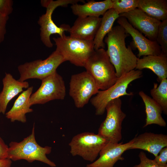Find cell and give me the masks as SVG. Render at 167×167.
<instances>
[{
  "mask_svg": "<svg viewBox=\"0 0 167 167\" xmlns=\"http://www.w3.org/2000/svg\"><path fill=\"white\" fill-rule=\"evenodd\" d=\"M132 142V139L124 143L122 142L117 143L108 142L100 151L99 158L87 164L86 167H113L118 161L124 159L122 155L128 150Z\"/></svg>",
  "mask_w": 167,
  "mask_h": 167,
  "instance_id": "cell-14",
  "label": "cell"
},
{
  "mask_svg": "<svg viewBox=\"0 0 167 167\" xmlns=\"http://www.w3.org/2000/svg\"><path fill=\"white\" fill-rule=\"evenodd\" d=\"M34 129V124L30 135L19 142H11L10 143L8 158L14 161L24 159L30 163L37 161L51 167H56L55 163L46 156V155L51 153V147H42L37 143L35 138Z\"/></svg>",
  "mask_w": 167,
  "mask_h": 167,
  "instance_id": "cell-2",
  "label": "cell"
},
{
  "mask_svg": "<svg viewBox=\"0 0 167 167\" xmlns=\"http://www.w3.org/2000/svg\"><path fill=\"white\" fill-rule=\"evenodd\" d=\"M8 147L0 137V159L8 158L7 151Z\"/></svg>",
  "mask_w": 167,
  "mask_h": 167,
  "instance_id": "cell-31",
  "label": "cell"
},
{
  "mask_svg": "<svg viewBox=\"0 0 167 167\" xmlns=\"http://www.w3.org/2000/svg\"><path fill=\"white\" fill-rule=\"evenodd\" d=\"M99 90L94 79L86 71L71 75L69 94L77 108L83 107Z\"/></svg>",
  "mask_w": 167,
  "mask_h": 167,
  "instance_id": "cell-10",
  "label": "cell"
},
{
  "mask_svg": "<svg viewBox=\"0 0 167 167\" xmlns=\"http://www.w3.org/2000/svg\"><path fill=\"white\" fill-rule=\"evenodd\" d=\"M135 69L140 71L144 69L151 70L157 75V81L160 82L163 79L167 78V55L161 53L159 55L138 58Z\"/></svg>",
  "mask_w": 167,
  "mask_h": 167,
  "instance_id": "cell-18",
  "label": "cell"
},
{
  "mask_svg": "<svg viewBox=\"0 0 167 167\" xmlns=\"http://www.w3.org/2000/svg\"><path fill=\"white\" fill-rule=\"evenodd\" d=\"M79 2L84 3L83 0H58L56 1L41 0L42 6L46 8L45 13L40 17L38 21L40 26L41 40L47 47L50 48L53 46L50 36L52 34H58L62 36L65 31H68L70 27L68 25L63 24L58 26L52 19V14L54 10L60 6H67L69 4L72 5Z\"/></svg>",
  "mask_w": 167,
  "mask_h": 167,
  "instance_id": "cell-6",
  "label": "cell"
},
{
  "mask_svg": "<svg viewBox=\"0 0 167 167\" xmlns=\"http://www.w3.org/2000/svg\"><path fill=\"white\" fill-rule=\"evenodd\" d=\"M56 50L63 58L77 66L84 67L95 50L93 41H88L66 36L53 37Z\"/></svg>",
  "mask_w": 167,
  "mask_h": 167,
  "instance_id": "cell-4",
  "label": "cell"
},
{
  "mask_svg": "<svg viewBox=\"0 0 167 167\" xmlns=\"http://www.w3.org/2000/svg\"><path fill=\"white\" fill-rule=\"evenodd\" d=\"M41 81L40 87L30 96L31 106L43 104L53 100L64 99L66 95L65 82L62 76L57 71Z\"/></svg>",
  "mask_w": 167,
  "mask_h": 167,
  "instance_id": "cell-11",
  "label": "cell"
},
{
  "mask_svg": "<svg viewBox=\"0 0 167 167\" xmlns=\"http://www.w3.org/2000/svg\"><path fill=\"white\" fill-rule=\"evenodd\" d=\"M3 88L0 93V113L5 114L8 104L15 96L29 88V83L14 79L10 73H5L2 79Z\"/></svg>",
  "mask_w": 167,
  "mask_h": 167,
  "instance_id": "cell-17",
  "label": "cell"
},
{
  "mask_svg": "<svg viewBox=\"0 0 167 167\" xmlns=\"http://www.w3.org/2000/svg\"><path fill=\"white\" fill-rule=\"evenodd\" d=\"M152 98L162 108L163 112L167 114V79H163L158 86L156 83L154 84L153 88L150 90Z\"/></svg>",
  "mask_w": 167,
  "mask_h": 167,
  "instance_id": "cell-24",
  "label": "cell"
},
{
  "mask_svg": "<svg viewBox=\"0 0 167 167\" xmlns=\"http://www.w3.org/2000/svg\"><path fill=\"white\" fill-rule=\"evenodd\" d=\"M108 142L98 134L80 133L74 136L69 143L70 152L73 156H78L85 161L92 162Z\"/></svg>",
  "mask_w": 167,
  "mask_h": 167,
  "instance_id": "cell-7",
  "label": "cell"
},
{
  "mask_svg": "<svg viewBox=\"0 0 167 167\" xmlns=\"http://www.w3.org/2000/svg\"><path fill=\"white\" fill-rule=\"evenodd\" d=\"M112 8L119 15L127 13L137 8L139 0H112Z\"/></svg>",
  "mask_w": 167,
  "mask_h": 167,
  "instance_id": "cell-25",
  "label": "cell"
},
{
  "mask_svg": "<svg viewBox=\"0 0 167 167\" xmlns=\"http://www.w3.org/2000/svg\"><path fill=\"white\" fill-rule=\"evenodd\" d=\"M154 160L157 164L165 165L167 162V147L162 148Z\"/></svg>",
  "mask_w": 167,
  "mask_h": 167,
  "instance_id": "cell-29",
  "label": "cell"
},
{
  "mask_svg": "<svg viewBox=\"0 0 167 167\" xmlns=\"http://www.w3.org/2000/svg\"><path fill=\"white\" fill-rule=\"evenodd\" d=\"M84 67L94 79L99 90L109 88L118 78L115 68L104 49L95 50Z\"/></svg>",
  "mask_w": 167,
  "mask_h": 167,
  "instance_id": "cell-3",
  "label": "cell"
},
{
  "mask_svg": "<svg viewBox=\"0 0 167 167\" xmlns=\"http://www.w3.org/2000/svg\"><path fill=\"white\" fill-rule=\"evenodd\" d=\"M119 17V14L113 9L108 10L103 15L98 29L93 40L94 49L96 50L105 48L104 39L111 31L115 20Z\"/></svg>",
  "mask_w": 167,
  "mask_h": 167,
  "instance_id": "cell-22",
  "label": "cell"
},
{
  "mask_svg": "<svg viewBox=\"0 0 167 167\" xmlns=\"http://www.w3.org/2000/svg\"><path fill=\"white\" fill-rule=\"evenodd\" d=\"M122 102L119 98L111 101L107 105L106 116L101 124L98 134L108 142L118 143L122 138V122L126 116L122 110Z\"/></svg>",
  "mask_w": 167,
  "mask_h": 167,
  "instance_id": "cell-8",
  "label": "cell"
},
{
  "mask_svg": "<svg viewBox=\"0 0 167 167\" xmlns=\"http://www.w3.org/2000/svg\"><path fill=\"white\" fill-rule=\"evenodd\" d=\"M132 140L128 150H142L155 157L162 148L167 147V135L163 134L146 132L136 135Z\"/></svg>",
  "mask_w": 167,
  "mask_h": 167,
  "instance_id": "cell-15",
  "label": "cell"
},
{
  "mask_svg": "<svg viewBox=\"0 0 167 167\" xmlns=\"http://www.w3.org/2000/svg\"><path fill=\"white\" fill-rule=\"evenodd\" d=\"M128 34L121 26L113 27L104 40L110 61L114 66L118 78L134 70L138 58L130 46L127 47L125 39Z\"/></svg>",
  "mask_w": 167,
  "mask_h": 167,
  "instance_id": "cell-1",
  "label": "cell"
},
{
  "mask_svg": "<svg viewBox=\"0 0 167 167\" xmlns=\"http://www.w3.org/2000/svg\"><path fill=\"white\" fill-rule=\"evenodd\" d=\"M137 8L160 21L167 19V0H139Z\"/></svg>",
  "mask_w": 167,
  "mask_h": 167,
  "instance_id": "cell-23",
  "label": "cell"
},
{
  "mask_svg": "<svg viewBox=\"0 0 167 167\" xmlns=\"http://www.w3.org/2000/svg\"><path fill=\"white\" fill-rule=\"evenodd\" d=\"M140 162L139 164L135 165L133 167H167V164L161 165L157 164L154 160L148 158L146 153L141 151L139 155Z\"/></svg>",
  "mask_w": 167,
  "mask_h": 167,
  "instance_id": "cell-27",
  "label": "cell"
},
{
  "mask_svg": "<svg viewBox=\"0 0 167 167\" xmlns=\"http://www.w3.org/2000/svg\"><path fill=\"white\" fill-rule=\"evenodd\" d=\"M156 41L160 46L161 53L167 55V19L159 24Z\"/></svg>",
  "mask_w": 167,
  "mask_h": 167,
  "instance_id": "cell-26",
  "label": "cell"
},
{
  "mask_svg": "<svg viewBox=\"0 0 167 167\" xmlns=\"http://www.w3.org/2000/svg\"><path fill=\"white\" fill-rule=\"evenodd\" d=\"M148 39L156 41L158 28L161 21L153 18L138 8L119 15Z\"/></svg>",
  "mask_w": 167,
  "mask_h": 167,
  "instance_id": "cell-12",
  "label": "cell"
},
{
  "mask_svg": "<svg viewBox=\"0 0 167 167\" xmlns=\"http://www.w3.org/2000/svg\"><path fill=\"white\" fill-rule=\"evenodd\" d=\"M11 160L8 158L0 159V167H11Z\"/></svg>",
  "mask_w": 167,
  "mask_h": 167,
  "instance_id": "cell-32",
  "label": "cell"
},
{
  "mask_svg": "<svg viewBox=\"0 0 167 167\" xmlns=\"http://www.w3.org/2000/svg\"><path fill=\"white\" fill-rule=\"evenodd\" d=\"M112 0L99 2L91 0L83 4H72L71 7L73 14L78 17H99L112 8Z\"/></svg>",
  "mask_w": 167,
  "mask_h": 167,
  "instance_id": "cell-20",
  "label": "cell"
},
{
  "mask_svg": "<svg viewBox=\"0 0 167 167\" xmlns=\"http://www.w3.org/2000/svg\"><path fill=\"white\" fill-rule=\"evenodd\" d=\"M139 94L145 106L146 118L143 127L152 124L165 127L166 123L162 116L163 110L161 106L143 91H140Z\"/></svg>",
  "mask_w": 167,
  "mask_h": 167,
  "instance_id": "cell-21",
  "label": "cell"
},
{
  "mask_svg": "<svg viewBox=\"0 0 167 167\" xmlns=\"http://www.w3.org/2000/svg\"><path fill=\"white\" fill-rule=\"evenodd\" d=\"M142 75L140 70H132L118 78L115 84L109 88L99 91L90 101L95 109L96 115H103L107 105L111 101L125 95H132L133 93L126 92L128 86L133 81L141 78Z\"/></svg>",
  "mask_w": 167,
  "mask_h": 167,
  "instance_id": "cell-5",
  "label": "cell"
},
{
  "mask_svg": "<svg viewBox=\"0 0 167 167\" xmlns=\"http://www.w3.org/2000/svg\"><path fill=\"white\" fill-rule=\"evenodd\" d=\"M13 5L11 0H0V15L8 17L12 12Z\"/></svg>",
  "mask_w": 167,
  "mask_h": 167,
  "instance_id": "cell-28",
  "label": "cell"
},
{
  "mask_svg": "<svg viewBox=\"0 0 167 167\" xmlns=\"http://www.w3.org/2000/svg\"><path fill=\"white\" fill-rule=\"evenodd\" d=\"M117 22L132 37L133 46L138 50V58L142 56L159 55L161 53L160 46L156 41H152L146 38L134 28L125 17L119 16Z\"/></svg>",
  "mask_w": 167,
  "mask_h": 167,
  "instance_id": "cell-13",
  "label": "cell"
},
{
  "mask_svg": "<svg viewBox=\"0 0 167 167\" xmlns=\"http://www.w3.org/2000/svg\"><path fill=\"white\" fill-rule=\"evenodd\" d=\"M65 61L56 50L45 59L37 60L26 62L18 66L20 74L18 80L24 81L30 79L41 80L56 72L59 66Z\"/></svg>",
  "mask_w": 167,
  "mask_h": 167,
  "instance_id": "cell-9",
  "label": "cell"
},
{
  "mask_svg": "<svg viewBox=\"0 0 167 167\" xmlns=\"http://www.w3.org/2000/svg\"><path fill=\"white\" fill-rule=\"evenodd\" d=\"M8 17H3L0 15V45L4 41L6 33V24Z\"/></svg>",
  "mask_w": 167,
  "mask_h": 167,
  "instance_id": "cell-30",
  "label": "cell"
},
{
  "mask_svg": "<svg viewBox=\"0 0 167 167\" xmlns=\"http://www.w3.org/2000/svg\"><path fill=\"white\" fill-rule=\"evenodd\" d=\"M33 89L32 86L23 91L15 100L11 109L6 113V117L11 122L17 121L22 123L26 122V114L32 112L30 108V99Z\"/></svg>",
  "mask_w": 167,
  "mask_h": 167,
  "instance_id": "cell-19",
  "label": "cell"
},
{
  "mask_svg": "<svg viewBox=\"0 0 167 167\" xmlns=\"http://www.w3.org/2000/svg\"><path fill=\"white\" fill-rule=\"evenodd\" d=\"M101 19L100 17H78L68 31L70 36L86 40L93 41Z\"/></svg>",
  "mask_w": 167,
  "mask_h": 167,
  "instance_id": "cell-16",
  "label": "cell"
}]
</instances>
